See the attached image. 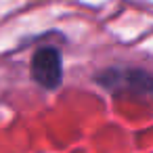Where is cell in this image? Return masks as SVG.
<instances>
[{"label":"cell","mask_w":153,"mask_h":153,"mask_svg":"<svg viewBox=\"0 0 153 153\" xmlns=\"http://www.w3.org/2000/svg\"><path fill=\"white\" fill-rule=\"evenodd\" d=\"M32 76L44 88H57L63 80V63L59 51L53 46L40 48L32 59Z\"/></svg>","instance_id":"6da1fadb"}]
</instances>
